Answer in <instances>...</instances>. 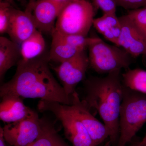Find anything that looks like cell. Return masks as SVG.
<instances>
[{
	"label": "cell",
	"instance_id": "1",
	"mask_svg": "<svg viewBox=\"0 0 146 146\" xmlns=\"http://www.w3.org/2000/svg\"><path fill=\"white\" fill-rule=\"evenodd\" d=\"M50 61L48 54L31 60L21 58L13 77L1 86V97L13 94L71 105L72 98L53 76L49 67Z\"/></svg>",
	"mask_w": 146,
	"mask_h": 146
},
{
	"label": "cell",
	"instance_id": "2",
	"mask_svg": "<svg viewBox=\"0 0 146 146\" xmlns=\"http://www.w3.org/2000/svg\"><path fill=\"white\" fill-rule=\"evenodd\" d=\"M121 71L112 72L104 77H90L84 82L86 96L82 101L89 110L94 108L99 114L109 131L112 146H117L119 137L123 88Z\"/></svg>",
	"mask_w": 146,
	"mask_h": 146
},
{
	"label": "cell",
	"instance_id": "3",
	"mask_svg": "<svg viewBox=\"0 0 146 146\" xmlns=\"http://www.w3.org/2000/svg\"><path fill=\"white\" fill-rule=\"evenodd\" d=\"M146 123V95L123 85L119 121V137L117 146L130 143Z\"/></svg>",
	"mask_w": 146,
	"mask_h": 146
},
{
	"label": "cell",
	"instance_id": "4",
	"mask_svg": "<svg viewBox=\"0 0 146 146\" xmlns=\"http://www.w3.org/2000/svg\"><path fill=\"white\" fill-rule=\"evenodd\" d=\"M95 10L88 0H76L67 4L56 22L54 31L61 35L87 36L94 19Z\"/></svg>",
	"mask_w": 146,
	"mask_h": 146
},
{
	"label": "cell",
	"instance_id": "5",
	"mask_svg": "<svg viewBox=\"0 0 146 146\" xmlns=\"http://www.w3.org/2000/svg\"><path fill=\"white\" fill-rule=\"evenodd\" d=\"M88 48L89 65L98 74L127 70L132 63L133 57L125 50L109 44L101 38L89 45Z\"/></svg>",
	"mask_w": 146,
	"mask_h": 146
},
{
	"label": "cell",
	"instance_id": "6",
	"mask_svg": "<svg viewBox=\"0 0 146 146\" xmlns=\"http://www.w3.org/2000/svg\"><path fill=\"white\" fill-rule=\"evenodd\" d=\"M37 106L40 111L52 112L60 121L64 128L65 137L73 146H95L88 131L71 105L41 100Z\"/></svg>",
	"mask_w": 146,
	"mask_h": 146
},
{
	"label": "cell",
	"instance_id": "7",
	"mask_svg": "<svg viewBox=\"0 0 146 146\" xmlns=\"http://www.w3.org/2000/svg\"><path fill=\"white\" fill-rule=\"evenodd\" d=\"M4 138L10 146H31L42 130V119L33 110L25 119L7 123L3 127Z\"/></svg>",
	"mask_w": 146,
	"mask_h": 146
},
{
	"label": "cell",
	"instance_id": "8",
	"mask_svg": "<svg viewBox=\"0 0 146 146\" xmlns=\"http://www.w3.org/2000/svg\"><path fill=\"white\" fill-rule=\"evenodd\" d=\"M89 65L88 55L84 50L53 68L68 96L72 98L76 86L85 78Z\"/></svg>",
	"mask_w": 146,
	"mask_h": 146
},
{
	"label": "cell",
	"instance_id": "9",
	"mask_svg": "<svg viewBox=\"0 0 146 146\" xmlns=\"http://www.w3.org/2000/svg\"><path fill=\"white\" fill-rule=\"evenodd\" d=\"M67 4L52 0H36L33 3L28 4L26 9L31 12L37 29L42 33L52 35L56 20Z\"/></svg>",
	"mask_w": 146,
	"mask_h": 146
},
{
	"label": "cell",
	"instance_id": "10",
	"mask_svg": "<svg viewBox=\"0 0 146 146\" xmlns=\"http://www.w3.org/2000/svg\"><path fill=\"white\" fill-rule=\"evenodd\" d=\"M71 105L88 131L94 146L100 145L109 138V132L107 127L93 116L85 104L80 100L76 91L72 95Z\"/></svg>",
	"mask_w": 146,
	"mask_h": 146
},
{
	"label": "cell",
	"instance_id": "11",
	"mask_svg": "<svg viewBox=\"0 0 146 146\" xmlns=\"http://www.w3.org/2000/svg\"><path fill=\"white\" fill-rule=\"evenodd\" d=\"M121 33L118 46L124 49L133 58L146 57V39L139 32L126 15L119 17Z\"/></svg>",
	"mask_w": 146,
	"mask_h": 146
},
{
	"label": "cell",
	"instance_id": "12",
	"mask_svg": "<svg viewBox=\"0 0 146 146\" xmlns=\"http://www.w3.org/2000/svg\"><path fill=\"white\" fill-rule=\"evenodd\" d=\"M37 30L29 10L25 9L23 11L14 7L12 9L7 32L11 40L21 45Z\"/></svg>",
	"mask_w": 146,
	"mask_h": 146
},
{
	"label": "cell",
	"instance_id": "13",
	"mask_svg": "<svg viewBox=\"0 0 146 146\" xmlns=\"http://www.w3.org/2000/svg\"><path fill=\"white\" fill-rule=\"evenodd\" d=\"M0 119L4 123L15 122L27 117L33 111L24 104L22 98L13 94L1 97Z\"/></svg>",
	"mask_w": 146,
	"mask_h": 146
},
{
	"label": "cell",
	"instance_id": "14",
	"mask_svg": "<svg viewBox=\"0 0 146 146\" xmlns=\"http://www.w3.org/2000/svg\"><path fill=\"white\" fill-rule=\"evenodd\" d=\"M21 58L20 45L3 36L0 37V80Z\"/></svg>",
	"mask_w": 146,
	"mask_h": 146
},
{
	"label": "cell",
	"instance_id": "15",
	"mask_svg": "<svg viewBox=\"0 0 146 146\" xmlns=\"http://www.w3.org/2000/svg\"><path fill=\"white\" fill-rule=\"evenodd\" d=\"M51 35L52 42L48 54L50 61L61 63L84 50L69 44L55 33H53Z\"/></svg>",
	"mask_w": 146,
	"mask_h": 146
},
{
	"label": "cell",
	"instance_id": "16",
	"mask_svg": "<svg viewBox=\"0 0 146 146\" xmlns=\"http://www.w3.org/2000/svg\"><path fill=\"white\" fill-rule=\"evenodd\" d=\"M46 46L42 33L37 30L20 45L21 58L29 60L39 57L43 54Z\"/></svg>",
	"mask_w": 146,
	"mask_h": 146
},
{
	"label": "cell",
	"instance_id": "17",
	"mask_svg": "<svg viewBox=\"0 0 146 146\" xmlns=\"http://www.w3.org/2000/svg\"><path fill=\"white\" fill-rule=\"evenodd\" d=\"M42 119V133L31 146H70L58 135L53 123L45 118Z\"/></svg>",
	"mask_w": 146,
	"mask_h": 146
},
{
	"label": "cell",
	"instance_id": "18",
	"mask_svg": "<svg viewBox=\"0 0 146 146\" xmlns=\"http://www.w3.org/2000/svg\"><path fill=\"white\" fill-rule=\"evenodd\" d=\"M123 84L126 87L146 95V71L137 68L128 69L122 74Z\"/></svg>",
	"mask_w": 146,
	"mask_h": 146
},
{
	"label": "cell",
	"instance_id": "19",
	"mask_svg": "<svg viewBox=\"0 0 146 146\" xmlns=\"http://www.w3.org/2000/svg\"><path fill=\"white\" fill-rule=\"evenodd\" d=\"M119 18L116 13H105L101 17L94 18L93 26L99 33L102 35L113 27L120 25Z\"/></svg>",
	"mask_w": 146,
	"mask_h": 146
},
{
	"label": "cell",
	"instance_id": "20",
	"mask_svg": "<svg viewBox=\"0 0 146 146\" xmlns=\"http://www.w3.org/2000/svg\"><path fill=\"white\" fill-rule=\"evenodd\" d=\"M126 15L146 39V6L129 10Z\"/></svg>",
	"mask_w": 146,
	"mask_h": 146
},
{
	"label": "cell",
	"instance_id": "21",
	"mask_svg": "<svg viewBox=\"0 0 146 146\" xmlns=\"http://www.w3.org/2000/svg\"><path fill=\"white\" fill-rule=\"evenodd\" d=\"M53 32L57 34L66 43L81 50H86L89 45L98 41L100 38L98 37H89L77 35H61L55 32Z\"/></svg>",
	"mask_w": 146,
	"mask_h": 146
},
{
	"label": "cell",
	"instance_id": "22",
	"mask_svg": "<svg viewBox=\"0 0 146 146\" xmlns=\"http://www.w3.org/2000/svg\"><path fill=\"white\" fill-rule=\"evenodd\" d=\"M13 6L4 0H0V33H7Z\"/></svg>",
	"mask_w": 146,
	"mask_h": 146
},
{
	"label": "cell",
	"instance_id": "23",
	"mask_svg": "<svg viewBox=\"0 0 146 146\" xmlns=\"http://www.w3.org/2000/svg\"><path fill=\"white\" fill-rule=\"evenodd\" d=\"M92 1L95 10L100 9L103 13H116L117 0H92Z\"/></svg>",
	"mask_w": 146,
	"mask_h": 146
},
{
	"label": "cell",
	"instance_id": "24",
	"mask_svg": "<svg viewBox=\"0 0 146 146\" xmlns=\"http://www.w3.org/2000/svg\"><path fill=\"white\" fill-rule=\"evenodd\" d=\"M118 6L129 10H134L146 6V0H117Z\"/></svg>",
	"mask_w": 146,
	"mask_h": 146
},
{
	"label": "cell",
	"instance_id": "25",
	"mask_svg": "<svg viewBox=\"0 0 146 146\" xmlns=\"http://www.w3.org/2000/svg\"><path fill=\"white\" fill-rule=\"evenodd\" d=\"M121 33V27L120 24L105 32L102 35L106 39L117 46Z\"/></svg>",
	"mask_w": 146,
	"mask_h": 146
},
{
	"label": "cell",
	"instance_id": "26",
	"mask_svg": "<svg viewBox=\"0 0 146 146\" xmlns=\"http://www.w3.org/2000/svg\"><path fill=\"white\" fill-rule=\"evenodd\" d=\"M6 142L4 138L3 127H0V146H7Z\"/></svg>",
	"mask_w": 146,
	"mask_h": 146
},
{
	"label": "cell",
	"instance_id": "27",
	"mask_svg": "<svg viewBox=\"0 0 146 146\" xmlns=\"http://www.w3.org/2000/svg\"><path fill=\"white\" fill-rule=\"evenodd\" d=\"M125 146H144L141 143V141H132L130 143L127 144Z\"/></svg>",
	"mask_w": 146,
	"mask_h": 146
},
{
	"label": "cell",
	"instance_id": "28",
	"mask_svg": "<svg viewBox=\"0 0 146 146\" xmlns=\"http://www.w3.org/2000/svg\"><path fill=\"white\" fill-rule=\"evenodd\" d=\"M4 1L9 3L14 8L18 9V6H17L16 2H15V0H4Z\"/></svg>",
	"mask_w": 146,
	"mask_h": 146
},
{
	"label": "cell",
	"instance_id": "29",
	"mask_svg": "<svg viewBox=\"0 0 146 146\" xmlns=\"http://www.w3.org/2000/svg\"><path fill=\"white\" fill-rule=\"evenodd\" d=\"M52 1H54L58 3H68L76 0H52Z\"/></svg>",
	"mask_w": 146,
	"mask_h": 146
},
{
	"label": "cell",
	"instance_id": "30",
	"mask_svg": "<svg viewBox=\"0 0 146 146\" xmlns=\"http://www.w3.org/2000/svg\"><path fill=\"white\" fill-rule=\"evenodd\" d=\"M15 1H17L18 2L20 3L22 5L25 6L26 7L28 5V3L27 2V0H15Z\"/></svg>",
	"mask_w": 146,
	"mask_h": 146
},
{
	"label": "cell",
	"instance_id": "31",
	"mask_svg": "<svg viewBox=\"0 0 146 146\" xmlns=\"http://www.w3.org/2000/svg\"><path fill=\"white\" fill-rule=\"evenodd\" d=\"M141 142L143 145L146 146V134L145 137H144V138H143V140L141 141Z\"/></svg>",
	"mask_w": 146,
	"mask_h": 146
},
{
	"label": "cell",
	"instance_id": "32",
	"mask_svg": "<svg viewBox=\"0 0 146 146\" xmlns=\"http://www.w3.org/2000/svg\"><path fill=\"white\" fill-rule=\"evenodd\" d=\"M36 0H29L28 3V4H32L34 2H35Z\"/></svg>",
	"mask_w": 146,
	"mask_h": 146
},
{
	"label": "cell",
	"instance_id": "33",
	"mask_svg": "<svg viewBox=\"0 0 146 146\" xmlns=\"http://www.w3.org/2000/svg\"><path fill=\"white\" fill-rule=\"evenodd\" d=\"M104 146H109L108 145H105Z\"/></svg>",
	"mask_w": 146,
	"mask_h": 146
}]
</instances>
